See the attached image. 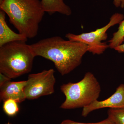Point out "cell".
<instances>
[{
    "mask_svg": "<svg viewBox=\"0 0 124 124\" xmlns=\"http://www.w3.org/2000/svg\"><path fill=\"white\" fill-rule=\"evenodd\" d=\"M35 57L26 41L10 42L0 47V73L14 79L31 70Z\"/></svg>",
    "mask_w": 124,
    "mask_h": 124,
    "instance_id": "cell-3",
    "label": "cell"
},
{
    "mask_svg": "<svg viewBox=\"0 0 124 124\" xmlns=\"http://www.w3.org/2000/svg\"><path fill=\"white\" fill-rule=\"evenodd\" d=\"M124 108V84H121L110 97L103 101L95 100L83 108L82 116L86 117L93 111L104 108Z\"/></svg>",
    "mask_w": 124,
    "mask_h": 124,
    "instance_id": "cell-7",
    "label": "cell"
},
{
    "mask_svg": "<svg viewBox=\"0 0 124 124\" xmlns=\"http://www.w3.org/2000/svg\"><path fill=\"white\" fill-rule=\"evenodd\" d=\"M5 13L0 10V47L10 42L27 41L28 38L20 33H16L10 29L6 20Z\"/></svg>",
    "mask_w": 124,
    "mask_h": 124,
    "instance_id": "cell-9",
    "label": "cell"
},
{
    "mask_svg": "<svg viewBox=\"0 0 124 124\" xmlns=\"http://www.w3.org/2000/svg\"><path fill=\"white\" fill-rule=\"evenodd\" d=\"M4 102L3 109L7 115L10 116H14L19 111L18 103L15 100L9 99Z\"/></svg>",
    "mask_w": 124,
    "mask_h": 124,
    "instance_id": "cell-13",
    "label": "cell"
},
{
    "mask_svg": "<svg viewBox=\"0 0 124 124\" xmlns=\"http://www.w3.org/2000/svg\"><path fill=\"white\" fill-rule=\"evenodd\" d=\"M66 99L60 107L64 109L84 108L97 100L101 91L100 84L95 76L88 72L76 83L69 82L60 87Z\"/></svg>",
    "mask_w": 124,
    "mask_h": 124,
    "instance_id": "cell-4",
    "label": "cell"
},
{
    "mask_svg": "<svg viewBox=\"0 0 124 124\" xmlns=\"http://www.w3.org/2000/svg\"><path fill=\"white\" fill-rule=\"evenodd\" d=\"M108 118L114 124H124V108H110L108 112Z\"/></svg>",
    "mask_w": 124,
    "mask_h": 124,
    "instance_id": "cell-12",
    "label": "cell"
},
{
    "mask_svg": "<svg viewBox=\"0 0 124 124\" xmlns=\"http://www.w3.org/2000/svg\"><path fill=\"white\" fill-rule=\"evenodd\" d=\"M114 49L118 53H124V43L116 47Z\"/></svg>",
    "mask_w": 124,
    "mask_h": 124,
    "instance_id": "cell-17",
    "label": "cell"
},
{
    "mask_svg": "<svg viewBox=\"0 0 124 124\" xmlns=\"http://www.w3.org/2000/svg\"><path fill=\"white\" fill-rule=\"evenodd\" d=\"M27 81L11 82L10 81L0 87V100L14 99L17 103H21L26 99L24 88Z\"/></svg>",
    "mask_w": 124,
    "mask_h": 124,
    "instance_id": "cell-8",
    "label": "cell"
},
{
    "mask_svg": "<svg viewBox=\"0 0 124 124\" xmlns=\"http://www.w3.org/2000/svg\"><path fill=\"white\" fill-rule=\"evenodd\" d=\"M41 2L45 13L50 15L57 13L68 16L72 13L70 8L63 0H41Z\"/></svg>",
    "mask_w": 124,
    "mask_h": 124,
    "instance_id": "cell-10",
    "label": "cell"
},
{
    "mask_svg": "<svg viewBox=\"0 0 124 124\" xmlns=\"http://www.w3.org/2000/svg\"><path fill=\"white\" fill-rule=\"evenodd\" d=\"M0 87L11 81V79L1 73H0Z\"/></svg>",
    "mask_w": 124,
    "mask_h": 124,
    "instance_id": "cell-15",
    "label": "cell"
},
{
    "mask_svg": "<svg viewBox=\"0 0 124 124\" xmlns=\"http://www.w3.org/2000/svg\"><path fill=\"white\" fill-rule=\"evenodd\" d=\"M113 4L116 7L124 8V0H113Z\"/></svg>",
    "mask_w": 124,
    "mask_h": 124,
    "instance_id": "cell-16",
    "label": "cell"
},
{
    "mask_svg": "<svg viewBox=\"0 0 124 124\" xmlns=\"http://www.w3.org/2000/svg\"><path fill=\"white\" fill-rule=\"evenodd\" d=\"M119 24L118 30L113 33V37L109 41L108 47L110 48L115 49L124 41V19Z\"/></svg>",
    "mask_w": 124,
    "mask_h": 124,
    "instance_id": "cell-11",
    "label": "cell"
},
{
    "mask_svg": "<svg viewBox=\"0 0 124 124\" xmlns=\"http://www.w3.org/2000/svg\"><path fill=\"white\" fill-rule=\"evenodd\" d=\"M30 46L35 57L40 56L52 61L62 76L79 66L89 49L84 43L66 40L58 36L42 39Z\"/></svg>",
    "mask_w": 124,
    "mask_h": 124,
    "instance_id": "cell-1",
    "label": "cell"
},
{
    "mask_svg": "<svg viewBox=\"0 0 124 124\" xmlns=\"http://www.w3.org/2000/svg\"><path fill=\"white\" fill-rule=\"evenodd\" d=\"M60 124H114L109 118L108 117L106 119L100 122L93 123H84L75 122L70 120H66L63 121Z\"/></svg>",
    "mask_w": 124,
    "mask_h": 124,
    "instance_id": "cell-14",
    "label": "cell"
},
{
    "mask_svg": "<svg viewBox=\"0 0 124 124\" xmlns=\"http://www.w3.org/2000/svg\"><path fill=\"white\" fill-rule=\"evenodd\" d=\"M54 73L51 69L29 75L24 88L26 99L33 100L53 94L55 83Z\"/></svg>",
    "mask_w": 124,
    "mask_h": 124,
    "instance_id": "cell-6",
    "label": "cell"
},
{
    "mask_svg": "<svg viewBox=\"0 0 124 124\" xmlns=\"http://www.w3.org/2000/svg\"><path fill=\"white\" fill-rule=\"evenodd\" d=\"M0 9L7 14L18 33L28 39L37 35L45 12L40 0H0Z\"/></svg>",
    "mask_w": 124,
    "mask_h": 124,
    "instance_id": "cell-2",
    "label": "cell"
},
{
    "mask_svg": "<svg viewBox=\"0 0 124 124\" xmlns=\"http://www.w3.org/2000/svg\"><path fill=\"white\" fill-rule=\"evenodd\" d=\"M124 18V15L122 14L117 13L115 14L111 17L108 23L101 28L80 35L68 33L65 36L69 40L86 44L89 48V52L93 54L99 55L103 53L108 47V45L106 43L102 42L107 39V31L111 27L118 23L119 24Z\"/></svg>",
    "mask_w": 124,
    "mask_h": 124,
    "instance_id": "cell-5",
    "label": "cell"
},
{
    "mask_svg": "<svg viewBox=\"0 0 124 124\" xmlns=\"http://www.w3.org/2000/svg\"><path fill=\"white\" fill-rule=\"evenodd\" d=\"M10 124V123H9V122H8V124Z\"/></svg>",
    "mask_w": 124,
    "mask_h": 124,
    "instance_id": "cell-18",
    "label": "cell"
}]
</instances>
